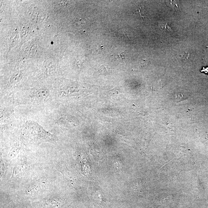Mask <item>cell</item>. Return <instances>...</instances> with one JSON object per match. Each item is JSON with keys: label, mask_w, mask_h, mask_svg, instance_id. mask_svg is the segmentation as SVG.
<instances>
[{"label": "cell", "mask_w": 208, "mask_h": 208, "mask_svg": "<svg viewBox=\"0 0 208 208\" xmlns=\"http://www.w3.org/2000/svg\"><path fill=\"white\" fill-rule=\"evenodd\" d=\"M23 139L28 144L39 146L43 143H56L57 139L55 135L43 129L37 122L27 121L23 131Z\"/></svg>", "instance_id": "1"}, {"label": "cell", "mask_w": 208, "mask_h": 208, "mask_svg": "<svg viewBox=\"0 0 208 208\" xmlns=\"http://www.w3.org/2000/svg\"><path fill=\"white\" fill-rule=\"evenodd\" d=\"M51 100V96L49 90L45 88L33 90L25 96L23 103L26 104H42L49 102Z\"/></svg>", "instance_id": "2"}, {"label": "cell", "mask_w": 208, "mask_h": 208, "mask_svg": "<svg viewBox=\"0 0 208 208\" xmlns=\"http://www.w3.org/2000/svg\"><path fill=\"white\" fill-rule=\"evenodd\" d=\"M26 170V165L22 163H18L14 168L12 176H20L25 173Z\"/></svg>", "instance_id": "3"}, {"label": "cell", "mask_w": 208, "mask_h": 208, "mask_svg": "<svg viewBox=\"0 0 208 208\" xmlns=\"http://www.w3.org/2000/svg\"><path fill=\"white\" fill-rule=\"evenodd\" d=\"M13 112V110L11 108H1V121L3 122L10 118Z\"/></svg>", "instance_id": "4"}, {"label": "cell", "mask_w": 208, "mask_h": 208, "mask_svg": "<svg viewBox=\"0 0 208 208\" xmlns=\"http://www.w3.org/2000/svg\"><path fill=\"white\" fill-rule=\"evenodd\" d=\"M112 69L108 64H104L99 66L98 69V72L101 75H107L112 73Z\"/></svg>", "instance_id": "5"}, {"label": "cell", "mask_w": 208, "mask_h": 208, "mask_svg": "<svg viewBox=\"0 0 208 208\" xmlns=\"http://www.w3.org/2000/svg\"><path fill=\"white\" fill-rule=\"evenodd\" d=\"M20 150L21 147L19 144L17 143L14 145L9 152V158L10 159H12L15 157L20 151Z\"/></svg>", "instance_id": "6"}, {"label": "cell", "mask_w": 208, "mask_h": 208, "mask_svg": "<svg viewBox=\"0 0 208 208\" xmlns=\"http://www.w3.org/2000/svg\"><path fill=\"white\" fill-rule=\"evenodd\" d=\"M42 187V183L40 182H36L30 186L27 191L29 193H35V192L40 191Z\"/></svg>", "instance_id": "7"}, {"label": "cell", "mask_w": 208, "mask_h": 208, "mask_svg": "<svg viewBox=\"0 0 208 208\" xmlns=\"http://www.w3.org/2000/svg\"><path fill=\"white\" fill-rule=\"evenodd\" d=\"M167 4L175 11H178L180 10V2L178 1H167Z\"/></svg>", "instance_id": "8"}, {"label": "cell", "mask_w": 208, "mask_h": 208, "mask_svg": "<svg viewBox=\"0 0 208 208\" xmlns=\"http://www.w3.org/2000/svg\"><path fill=\"white\" fill-rule=\"evenodd\" d=\"M189 95L188 93H178L174 95L173 98L176 101H180L187 98Z\"/></svg>", "instance_id": "9"}, {"label": "cell", "mask_w": 208, "mask_h": 208, "mask_svg": "<svg viewBox=\"0 0 208 208\" xmlns=\"http://www.w3.org/2000/svg\"><path fill=\"white\" fill-rule=\"evenodd\" d=\"M22 76V74L20 72H17L15 73L10 79V84L12 85L18 83L21 79Z\"/></svg>", "instance_id": "10"}, {"label": "cell", "mask_w": 208, "mask_h": 208, "mask_svg": "<svg viewBox=\"0 0 208 208\" xmlns=\"http://www.w3.org/2000/svg\"><path fill=\"white\" fill-rule=\"evenodd\" d=\"M136 13L140 16L142 18H144V17L146 15V10L144 6H140L137 7L136 10Z\"/></svg>", "instance_id": "11"}, {"label": "cell", "mask_w": 208, "mask_h": 208, "mask_svg": "<svg viewBox=\"0 0 208 208\" xmlns=\"http://www.w3.org/2000/svg\"><path fill=\"white\" fill-rule=\"evenodd\" d=\"M5 171V166L3 160L1 159V176H3L4 172Z\"/></svg>", "instance_id": "12"}, {"label": "cell", "mask_w": 208, "mask_h": 208, "mask_svg": "<svg viewBox=\"0 0 208 208\" xmlns=\"http://www.w3.org/2000/svg\"><path fill=\"white\" fill-rule=\"evenodd\" d=\"M162 29H163V31H168V32H173V31L171 28V27L168 26V24L166 23V24L163 26L162 27Z\"/></svg>", "instance_id": "13"}, {"label": "cell", "mask_w": 208, "mask_h": 208, "mask_svg": "<svg viewBox=\"0 0 208 208\" xmlns=\"http://www.w3.org/2000/svg\"><path fill=\"white\" fill-rule=\"evenodd\" d=\"M201 72H203L208 75V67H207L206 68L203 67L202 69H201Z\"/></svg>", "instance_id": "14"}, {"label": "cell", "mask_w": 208, "mask_h": 208, "mask_svg": "<svg viewBox=\"0 0 208 208\" xmlns=\"http://www.w3.org/2000/svg\"><path fill=\"white\" fill-rule=\"evenodd\" d=\"M125 56V53H124V52H122L118 55V58L124 59Z\"/></svg>", "instance_id": "15"}]
</instances>
